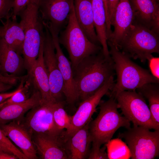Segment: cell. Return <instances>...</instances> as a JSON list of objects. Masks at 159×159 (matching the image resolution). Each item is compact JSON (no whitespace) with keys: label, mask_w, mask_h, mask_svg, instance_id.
Returning a JSON list of instances; mask_svg holds the SVG:
<instances>
[{"label":"cell","mask_w":159,"mask_h":159,"mask_svg":"<svg viewBox=\"0 0 159 159\" xmlns=\"http://www.w3.org/2000/svg\"><path fill=\"white\" fill-rule=\"evenodd\" d=\"M53 103L46 104L42 102L28 113L23 123L32 135L46 134L63 137L64 131L59 130L54 120L52 107Z\"/></svg>","instance_id":"obj_11"},{"label":"cell","mask_w":159,"mask_h":159,"mask_svg":"<svg viewBox=\"0 0 159 159\" xmlns=\"http://www.w3.org/2000/svg\"><path fill=\"white\" fill-rule=\"evenodd\" d=\"M48 29L54 46L58 67L63 81L64 94L67 103L72 105L79 100V98L71 63L65 56L60 47L59 41V34L51 27H49Z\"/></svg>","instance_id":"obj_13"},{"label":"cell","mask_w":159,"mask_h":159,"mask_svg":"<svg viewBox=\"0 0 159 159\" xmlns=\"http://www.w3.org/2000/svg\"><path fill=\"white\" fill-rule=\"evenodd\" d=\"M73 0H40L39 13L42 20L59 34L67 24Z\"/></svg>","instance_id":"obj_12"},{"label":"cell","mask_w":159,"mask_h":159,"mask_svg":"<svg viewBox=\"0 0 159 159\" xmlns=\"http://www.w3.org/2000/svg\"><path fill=\"white\" fill-rule=\"evenodd\" d=\"M104 3L105 7L106 16V26L107 29H109L111 27L109 21L108 10V0H102Z\"/></svg>","instance_id":"obj_37"},{"label":"cell","mask_w":159,"mask_h":159,"mask_svg":"<svg viewBox=\"0 0 159 159\" xmlns=\"http://www.w3.org/2000/svg\"><path fill=\"white\" fill-rule=\"evenodd\" d=\"M6 100L0 103V109H1L6 104Z\"/></svg>","instance_id":"obj_40"},{"label":"cell","mask_w":159,"mask_h":159,"mask_svg":"<svg viewBox=\"0 0 159 159\" xmlns=\"http://www.w3.org/2000/svg\"><path fill=\"white\" fill-rule=\"evenodd\" d=\"M127 145L132 159H153L159 154V130L133 125L119 134Z\"/></svg>","instance_id":"obj_7"},{"label":"cell","mask_w":159,"mask_h":159,"mask_svg":"<svg viewBox=\"0 0 159 159\" xmlns=\"http://www.w3.org/2000/svg\"><path fill=\"white\" fill-rule=\"evenodd\" d=\"M59 33V43L67 50L72 68L85 57L96 54L102 49L89 40L81 28L76 18L74 5L65 28Z\"/></svg>","instance_id":"obj_5"},{"label":"cell","mask_w":159,"mask_h":159,"mask_svg":"<svg viewBox=\"0 0 159 159\" xmlns=\"http://www.w3.org/2000/svg\"><path fill=\"white\" fill-rule=\"evenodd\" d=\"M149 61V67L152 74L159 79V58L152 57Z\"/></svg>","instance_id":"obj_33"},{"label":"cell","mask_w":159,"mask_h":159,"mask_svg":"<svg viewBox=\"0 0 159 159\" xmlns=\"http://www.w3.org/2000/svg\"><path fill=\"white\" fill-rule=\"evenodd\" d=\"M64 101L55 102L52 104L54 120L58 129L62 131L68 129L72 120V116L68 115L64 109Z\"/></svg>","instance_id":"obj_26"},{"label":"cell","mask_w":159,"mask_h":159,"mask_svg":"<svg viewBox=\"0 0 159 159\" xmlns=\"http://www.w3.org/2000/svg\"><path fill=\"white\" fill-rule=\"evenodd\" d=\"M107 44L117 76L116 82L108 94L110 97L115 99L122 91L136 90L147 83H159V79L148 70L133 62L129 57L110 42L107 41Z\"/></svg>","instance_id":"obj_2"},{"label":"cell","mask_w":159,"mask_h":159,"mask_svg":"<svg viewBox=\"0 0 159 159\" xmlns=\"http://www.w3.org/2000/svg\"><path fill=\"white\" fill-rule=\"evenodd\" d=\"M18 158L14 154L4 151H0V159H17Z\"/></svg>","instance_id":"obj_36"},{"label":"cell","mask_w":159,"mask_h":159,"mask_svg":"<svg viewBox=\"0 0 159 159\" xmlns=\"http://www.w3.org/2000/svg\"><path fill=\"white\" fill-rule=\"evenodd\" d=\"M118 108L133 125L159 130V125L153 120L145 98L135 91H125L116 97Z\"/></svg>","instance_id":"obj_8"},{"label":"cell","mask_w":159,"mask_h":159,"mask_svg":"<svg viewBox=\"0 0 159 159\" xmlns=\"http://www.w3.org/2000/svg\"><path fill=\"white\" fill-rule=\"evenodd\" d=\"M135 21L159 34V6L156 0H131Z\"/></svg>","instance_id":"obj_16"},{"label":"cell","mask_w":159,"mask_h":159,"mask_svg":"<svg viewBox=\"0 0 159 159\" xmlns=\"http://www.w3.org/2000/svg\"><path fill=\"white\" fill-rule=\"evenodd\" d=\"M22 87V85L20 84L18 89L15 91L9 92H4L0 93V103L4 102L10 98L12 95L20 90Z\"/></svg>","instance_id":"obj_35"},{"label":"cell","mask_w":159,"mask_h":159,"mask_svg":"<svg viewBox=\"0 0 159 159\" xmlns=\"http://www.w3.org/2000/svg\"><path fill=\"white\" fill-rule=\"evenodd\" d=\"M24 66V60L21 54L0 39V67L4 75L17 77Z\"/></svg>","instance_id":"obj_22"},{"label":"cell","mask_w":159,"mask_h":159,"mask_svg":"<svg viewBox=\"0 0 159 159\" xmlns=\"http://www.w3.org/2000/svg\"><path fill=\"white\" fill-rule=\"evenodd\" d=\"M0 151H4L11 153L6 148L4 147L0 143Z\"/></svg>","instance_id":"obj_39"},{"label":"cell","mask_w":159,"mask_h":159,"mask_svg":"<svg viewBox=\"0 0 159 159\" xmlns=\"http://www.w3.org/2000/svg\"><path fill=\"white\" fill-rule=\"evenodd\" d=\"M159 34L134 20L124 37L120 49L130 58L145 62L159 53Z\"/></svg>","instance_id":"obj_6"},{"label":"cell","mask_w":159,"mask_h":159,"mask_svg":"<svg viewBox=\"0 0 159 159\" xmlns=\"http://www.w3.org/2000/svg\"><path fill=\"white\" fill-rule=\"evenodd\" d=\"M9 17L0 26V39H3L11 48L19 54H22L25 35L23 29L16 20Z\"/></svg>","instance_id":"obj_23"},{"label":"cell","mask_w":159,"mask_h":159,"mask_svg":"<svg viewBox=\"0 0 159 159\" xmlns=\"http://www.w3.org/2000/svg\"><path fill=\"white\" fill-rule=\"evenodd\" d=\"M120 0H108V10L109 21L111 26L115 12Z\"/></svg>","instance_id":"obj_34"},{"label":"cell","mask_w":159,"mask_h":159,"mask_svg":"<svg viewBox=\"0 0 159 159\" xmlns=\"http://www.w3.org/2000/svg\"><path fill=\"white\" fill-rule=\"evenodd\" d=\"M42 102L40 92L34 89L30 97L24 102L5 105L0 109V124L20 120L25 113Z\"/></svg>","instance_id":"obj_20"},{"label":"cell","mask_w":159,"mask_h":159,"mask_svg":"<svg viewBox=\"0 0 159 159\" xmlns=\"http://www.w3.org/2000/svg\"><path fill=\"white\" fill-rule=\"evenodd\" d=\"M13 87L11 85L0 81V93L9 90Z\"/></svg>","instance_id":"obj_38"},{"label":"cell","mask_w":159,"mask_h":159,"mask_svg":"<svg viewBox=\"0 0 159 159\" xmlns=\"http://www.w3.org/2000/svg\"><path fill=\"white\" fill-rule=\"evenodd\" d=\"M43 57L48 76L52 96L56 102L63 101L64 83L58 67L55 49L50 32L44 22Z\"/></svg>","instance_id":"obj_10"},{"label":"cell","mask_w":159,"mask_h":159,"mask_svg":"<svg viewBox=\"0 0 159 159\" xmlns=\"http://www.w3.org/2000/svg\"><path fill=\"white\" fill-rule=\"evenodd\" d=\"M39 1L30 3L18 15L24 33L22 54L28 72L38 57L44 37V27L39 15Z\"/></svg>","instance_id":"obj_4"},{"label":"cell","mask_w":159,"mask_h":159,"mask_svg":"<svg viewBox=\"0 0 159 159\" xmlns=\"http://www.w3.org/2000/svg\"><path fill=\"white\" fill-rule=\"evenodd\" d=\"M0 143L11 153L19 159H28L23 153L17 148L0 129Z\"/></svg>","instance_id":"obj_29"},{"label":"cell","mask_w":159,"mask_h":159,"mask_svg":"<svg viewBox=\"0 0 159 159\" xmlns=\"http://www.w3.org/2000/svg\"><path fill=\"white\" fill-rule=\"evenodd\" d=\"M4 134L21 150L28 159H37V151L32 139V134L20 121L0 124Z\"/></svg>","instance_id":"obj_14"},{"label":"cell","mask_w":159,"mask_h":159,"mask_svg":"<svg viewBox=\"0 0 159 159\" xmlns=\"http://www.w3.org/2000/svg\"><path fill=\"white\" fill-rule=\"evenodd\" d=\"M99 113L96 118L90 121L89 131L92 145L101 147L111 140L120 127H130V121L117 110L116 100L112 97L105 101L100 102Z\"/></svg>","instance_id":"obj_3"},{"label":"cell","mask_w":159,"mask_h":159,"mask_svg":"<svg viewBox=\"0 0 159 159\" xmlns=\"http://www.w3.org/2000/svg\"><path fill=\"white\" fill-rule=\"evenodd\" d=\"M134 20L129 0H120L111 26L114 27L107 41L119 49L121 43Z\"/></svg>","instance_id":"obj_15"},{"label":"cell","mask_w":159,"mask_h":159,"mask_svg":"<svg viewBox=\"0 0 159 159\" xmlns=\"http://www.w3.org/2000/svg\"><path fill=\"white\" fill-rule=\"evenodd\" d=\"M113 77L111 76L94 95L81 102L76 112L72 116L69 127L63 133L64 140L70 137L92 120V117L96 111V107L102 97L108 94L113 86L115 83Z\"/></svg>","instance_id":"obj_9"},{"label":"cell","mask_w":159,"mask_h":159,"mask_svg":"<svg viewBox=\"0 0 159 159\" xmlns=\"http://www.w3.org/2000/svg\"><path fill=\"white\" fill-rule=\"evenodd\" d=\"M3 74L1 73L0 67V81H1L2 78V77H3Z\"/></svg>","instance_id":"obj_41"},{"label":"cell","mask_w":159,"mask_h":159,"mask_svg":"<svg viewBox=\"0 0 159 159\" xmlns=\"http://www.w3.org/2000/svg\"><path fill=\"white\" fill-rule=\"evenodd\" d=\"M94 25L105 56L110 57L107 44L106 16L102 0H91Z\"/></svg>","instance_id":"obj_24"},{"label":"cell","mask_w":159,"mask_h":159,"mask_svg":"<svg viewBox=\"0 0 159 159\" xmlns=\"http://www.w3.org/2000/svg\"><path fill=\"white\" fill-rule=\"evenodd\" d=\"M21 89L6 100L5 105L18 103L24 102L28 99L30 95L31 82L29 80L26 82Z\"/></svg>","instance_id":"obj_28"},{"label":"cell","mask_w":159,"mask_h":159,"mask_svg":"<svg viewBox=\"0 0 159 159\" xmlns=\"http://www.w3.org/2000/svg\"><path fill=\"white\" fill-rule=\"evenodd\" d=\"M73 78L81 101L94 95L114 75L113 62L98 53L87 57L72 68Z\"/></svg>","instance_id":"obj_1"},{"label":"cell","mask_w":159,"mask_h":159,"mask_svg":"<svg viewBox=\"0 0 159 159\" xmlns=\"http://www.w3.org/2000/svg\"><path fill=\"white\" fill-rule=\"evenodd\" d=\"M101 147L92 145L87 159H107V153L105 150L106 145L105 144L102 148Z\"/></svg>","instance_id":"obj_31"},{"label":"cell","mask_w":159,"mask_h":159,"mask_svg":"<svg viewBox=\"0 0 159 159\" xmlns=\"http://www.w3.org/2000/svg\"><path fill=\"white\" fill-rule=\"evenodd\" d=\"M137 92L148 101L152 118L159 125V86L158 83L145 84L137 89Z\"/></svg>","instance_id":"obj_25"},{"label":"cell","mask_w":159,"mask_h":159,"mask_svg":"<svg viewBox=\"0 0 159 159\" xmlns=\"http://www.w3.org/2000/svg\"><path fill=\"white\" fill-rule=\"evenodd\" d=\"M107 149L108 159L127 158L130 155L128 147L119 139L110 140L105 144Z\"/></svg>","instance_id":"obj_27"},{"label":"cell","mask_w":159,"mask_h":159,"mask_svg":"<svg viewBox=\"0 0 159 159\" xmlns=\"http://www.w3.org/2000/svg\"><path fill=\"white\" fill-rule=\"evenodd\" d=\"M32 141L41 158L69 159L63 137L39 134L35 135Z\"/></svg>","instance_id":"obj_18"},{"label":"cell","mask_w":159,"mask_h":159,"mask_svg":"<svg viewBox=\"0 0 159 159\" xmlns=\"http://www.w3.org/2000/svg\"><path fill=\"white\" fill-rule=\"evenodd\" d=\"M73 5L79 25L89 40L97 45L100 42L94 25L91 0H73Z\"/></svg>","instance_id":"obj_21"},{"label":"cell","mask_w":159,"mask_h":159,"mask_svg":"<svg viewBox=\"0 0 159 159\" xmlns=\"http://www.w3.org/2000/svg\"><path fill=\"white\" fill-rule=\"evenodd\" d=\"M157 1H158L159 0H156Z\"/></svg>","instance_id":"obj_42"},{"label":"cell","mask_w":159,"mask_h":159,"mask_svg":"<svg viewBox=\"0 0 159 159\" xmlns=\"http://www.w3.org/2000/svg\"><path fill=\"white\" fill-rule=\"evenodd\" d=\"M40 0H14L12 11L11 14L12 19L16 20L19 13L29 4L33 1H40Z\"/></svg>","instance_id":"obj_30"},{"label":"cell","mask_w":159,"mask_h":159,"mask_svg":"<svg viewBox=\"0 0 159 159\" xmlns=\"http://www.w3.org/2000/svg\"><path fill=\"white\" fill-rule=\"evenodd\" d=\"M90 121L70 137L64 140L69 159L88 158L92 143L89 131Z\"/></svg>","instance_id":"obj_19"},{"label":"cell","mask_w":159,"mask_h":159,"mask_svg":"<svg viewBox=\"0 0 159 159\" xmlns=\"http://www.w3.org/2000/svg\"><path fill=\"white\" fill-rule=\"evenodd\" d=\"M43 41L38 57L31 69L29 72V80L34 89L40 92L42 102L51 104L56 102L52 97L50 88L48 73L43 57Z\"/></svg>","instance_id":"obj_17"},{"label":"cell","mask_w":159,"mask_h":159,"mask_svg":"<svg viewBox=\"0 0 159 159\" xmlns=\"http://www.w3.org/2000/svg\"><path fill=\"white\" fill-rule=\"evenodd\" d=\"M14 0H0V19L11 17L9 12L12 9Z\"/></svg>","instance_id":"obj_32"}]
</instances>
